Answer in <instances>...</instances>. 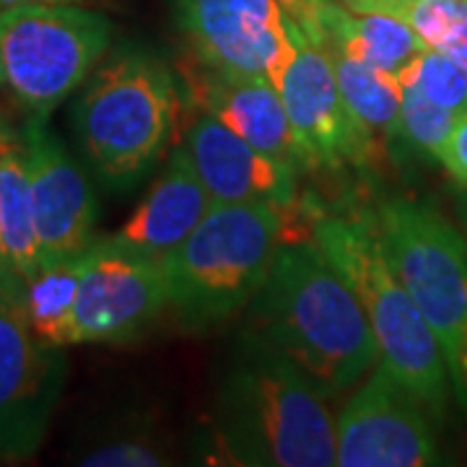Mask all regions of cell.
<instances>
[{
  "label": "cell",
  "mask_w": 467,
  "mask_h": 467,
  "mask_svg": "<svg viewBox=\"0 0 467 467\" xmlns=\"http://www.w3.org/2000/svg\"><path fill=\"white\" fill-rule=\"evenodd\" d=\"M330 57H333L337 86H340V97L346 101L350 117L358 122V128L374 140L379 135L400 138L402 88L398 76L384 73L379 67L364 66L358 60H350L335 50H330Z\"/></svg>",
  "instance_id": "cell-19"
},
{
  "label": "cell",
  "mask_w": 467,
  "mask_h": 467,
  "mask_svg": "<svg viewBox=\"0 0 467 467\" xmlns=\"http://www.w3.org/2000/svg\"><path fill=\"white\" fill-rule=\"evenodd\" d=\"M284 242V211L270 202H213L164 263L167 301L187 327H211L247 306Z\"/></svg>",
  "instance_id": "cell-5"
},
{
  "label": "cell",
  "mask_w": 467,
  "mask_h": 467,
  "mask_svg": "<svg viewBox=\"0 0 467 467\" xmlns=\"http://www.w3.org/2000/svg\"><path fill=\"white\" fill-rule=\"evenodd\" d=\"M21 143L42 265L81 257L97 242V198L91 184L66 146L50 133L47 117H29Z\"/></svg>",
  "instance_id": "cell-13"
},
{
  "label": "cell",
  "mask_w": 467,
  "mask_h": 467,
  "mask_svg": "<svg viewBox=\"0 0 467 467\" xmlns=\"http://www.w3.org/2000/svg\"><path fill=\"white\" fill-rule=\"evenodd\" d=\"M182 150L213 202H270L281 211L296 202L299 167L254 149L211 115L192 122Z\"/></svg>",
  "instance_id": "cell-14"
},
{
  "label": "cell",
  "mask_w": 467,
  "mask_h": 467,
  "mask_svg": "<svg viewBox=\"0 0 467 467\" xmlns=\"http://www.w3.org/2000/svg\"><path fill=\"white\" fill-rule=\"evenodd\" d=\"M213 208V198L195 174L187 153L177 149L169 159L164 174L153 182L149 195L138 202L133 216L128 218L115 239L130 250L164 260L174 252L205 213Z\"/></svg>",
  "instance_id": "cell-16"
},
{
  "label": "cell",
  "mask_w": 467,
  "mask_h": 467,
  "mask_svg": "<svg viewBox=\"0 0 467 467\" xmlns=\"http://www.w3.org/2000/svg\"><path fill=\"white\" fill-rule=\"evenodd\" d=\"M398 81L413 84L426 99L450 112L457 115L467 112V67L454 63L441 52L423 47L398 73Z\"/></svg>",
  "instance_id": "cell-22"
},
{
  "label": "cell",
  "mask_w": 467,
  "mask_h": 467,
  "mask_svg": "<svg viewBox=\"0 0 467 467\" xmlns=\"http://www.w3.org/2000/svg\"><path fill=\"white\" fill-rule=\"evenodd\" d=\"M81 257L45 263L26 281L24 317L32 333L52 348L73 346V309L78 294Z\"/></svg>",
  "instance_id": "cell-20"
},
{
  "label": "cell",
  "mask_w": 467,
  "mask_h": 467,
  "mask_svg": "<svg viewBox=\"0 0 467 467\" xmlns=\"http://www.w3.org/2000/svg\"><path fill=\"white\" fill-rule=\"evenodd\" d=\"M400 138L418 153L436 161L460 115L426 99L413 84L400 81Z\"/></svg>",
  "instance_id": "cell-23"
},
{
  "label": "cell",
  "mask_w": 467,
  "mask_h": 467,
  "mask_svg": "<svg viewBox=\"0 0 467 467\" xmlns=\"http://www.w3.org/2000/svg\"><path fill=\"white\" fill-rule=\"evenodd\" d=\"M284 8L291 14V16L299 21L301 26L312 36H317V24H315V5L317 0H281Z\"/></svg>",
  "instance_id": "cell-27"
},
{
  "label": "cell",
  "mask_w": 467,
  "mask_h": 467,
  "mask_svg": "<svg viewBox=\"0 0 467 467\" xmlns=\"http://www.w3.org/2000/svg\"><path fill=\"white\" fill-rule=\"evenodd\" d=\"M24 288H26V281L11 267L5 252H3V242H0V294L11 304H16L21 312H24Z\"/></svg>",
  "instance_id": "cell-26"
},
{
  "label": "cell",
  "mask_w": 467,
  "mask_h": 467,
  "mask_svg": "<svg viewBox=\"0 0 467 467\" xmlns=\"http://www.w3.org/2000/svg\"><path fill=\"white\" fill-rule=\"evenodd\" d=\"M312 239L356 291L379 361L429 408L431 416H447L451 382L441 346L387 263L371 218L322 216L312 223Z\"/></svg>",
  "instance_id": "cell-3"
},
{
  "label": "cell",
  "mask_w": 467,
  "mask_h": 467,
  "mask_svg": "<svg viewBox=\"0 0 467 467\" xmlns=\"http://www.w3.org/2000/svg\"><path fill=\"white\" fill-rule=\"evenodd\" d=\"M273 86L284 101L306 167H340L364 161L374 138L350 117L325 42L296 21L294 47Z\"/></svg>",
  "instance_id": "cell-10"
},
{
  "label": "cell",
  "mask_w": 467,
  "mask_h": 467,
  "mask_svg": "<svg viewBox=\"0 0 467 467\" xmlns=\"http://www.w3.org/2000/svg\"><path fill=\"white\" fill-rule=\"evenodd\" d=\"M180 94L169 67L149 52L112 55L73 107V130L109 190H130L164 156Z\"/></svg>",
  "instance_id": "cell-4"
},
{
  "label": "cell",
  "mask_w": 467,
  "mask_h": 467,
  "mask_svg": "<svg viewBox=\"0 0 467 467\" xmlns=\"http://www.w3.org/2000/svg\"><path fill=\"white\" fill-rule=\"evenodd\" d=\"M315 24L317 39L325 42V47L395 76L426 47L420 36L398 16L350 11L335 0H317Z\"/></svg>",
  "instance_id": "cell-17"
},
{
  "label": "cell",
  "mask_w": 467,
  "mask_h": 467,
  "mask_svg": "<svg viewBox=\"0 0 467 467\" xmlns=\"http://www.w3.org/2000/svg\"><path fill=\"white\" fill-rule=\"evenodd\" d=\"M340 5L398 16L429 50L467 67V0H346Z\"/></svg>",
  "instance_id": "cell-21"
},
{
  "label": "cell",
  "mask_w": 467,
  "mask_h": 467,
  "mask_svg": "<svg viewBox=\"0 0 467 467\" xmlns=\"http://www.w3.org/2000/svg\"><path fill=\"white\" fill-rule=\"evenodd\" d=\"M218 441L236 465H335L327 392L296 361L247 333L221 387Z\"/></svg>",
  "instance_id": "cell-2"
},
{
  "label": "cell",
  "mask_w": 467,
  "mask_h": 467,
  "mask_svg": "<svg viewBox=\"0 0 467 467\" xmlns=\"http://www.w3.org/2000/svg\"><path fill=\"white\" fill-rule=\"evenodd\" d=\"M335 3H346V0H335Z\"/></svg>",
  "instance_id": "cell-30"
},
{
  "label": "cell",
  "mask_w": 467,
  "mask_h": 467,
  "mask_svg": "<svg viewBox=\"0 0 467 467\" xmlns=\"http://www.w3.org/2000/svg\"><path fill=\"white\" fill-rule=\"evenodd\" d=\"M187 39L208 67L273 84L294 47L296 18L281 0H174Z\"/></svg>",
  "instance_id": "cell-12"
},
{
  "label": "cell",
  "mask_w": 467,
  "mask_h": 467,
  "mask_svg": "<svg viewBox=\"0 0 467 467\" xmlns=\"http://www.w3.org/2000/svg\"><path fill=\"white\" fill-rule=\"evenodd\" d=\"M198 101L205 115L226 125L254 149L291 161L294 167H306L281 94L265 76L205 66Z\"/></svg>",
  "instance_id": "cell-15"
},
{
  "label": "cell",
  "mask_w": 467,
  "mask_h": 467,
  "mask_svg": "<svg viewBox=\"0 0 467 467\" xmlns=\"http://www.w3.org/2000/svg\"><path fill=\"white\" fill-rule=\"evenodd\" d=\"M436 161L450 174L451 182L467 190V112L457 117V122H454L450 138H447V143H444Z\"/></svg>",
  "instance_id": "cell-25"
},
{
  "label": "cell",
  "mask_w": 467,
  "mask_h": 467,
  "mask_svg": "<svg viewBox=\"0 0 467 467\" xmlns=\"http://www.w3.org/2000/svg\"><path fill=\"white\" fill-rule=\"evenodd\" d=\"M0 242L11 267L29 281L42 265L24 143L0 128Z\"/></svg>",
  "instance_id": "cell-18"
},
{
  "label": "cell",
  "mask_w": 467,
  "mask_h": 467,
  "mask_svg": "<svg viewBox=\"0 0 467 467\" xmlns=\"http://www.w3.org/2000/svg\"><path fill=\"white\" fill-rule=\"evenodd\" d=\"M115 26L70 3H21L0 11V91L29 117H47L86 84Z\"/></svg>",
  "instance_id": "cell-7"
},
{
  "label": "cell",
  "mask_w": 467,
  "mask_h": 467,
  "mask_svg": "<svg viewBox=\"0 0 467 467\" xmlns=\"http://www.w3.org/2000/svg\"><path fill=\"white\" fill-rule=\"evenodd\" d=\"M387 263L441 346L467 413V236L431 202L392 198L371 216Z\"/></svg>",
  "instance_id": "cell-6"
},
{
  "label": "cell",
  "mask_w": 467,
  "mask_h": 467,
  "mask_svg": "<svg viewBox=\"0 0 467 467\" xmlns=\"http://www.w3.org/2000/svg\"><path fill=\"white\" fill-rule=\"evenodd\" d=\"M21 3H67V0H0V11L21 5Z\"/></svg>",
  "instance_id": "cell-28"
},
{
  "label": "cell",
  "mask_w": 467,
  "mask_h": 467,
  "mask_svg": "<svg viewBox=\"0 0 467 467\" xmlns=\"http://www.w3.org/2000/svg\"><path fill=\"white\" fill-rule=\"evenodd\" d=\"M81 465L86 467H159L167 465V457L146 441H112L99 450L88 451Z\"/></svg>",
  "instance_id": "cell-24"
},
{
  "label": "cell",
  "mask_w": 467,
  "mask_h": 467,
  "mask_svg": "<svg viewBox=\"0 0 467 467\" xmlns=\"http://www.w3.org/2000/svg\"><path fill=\"white\" fill-rule=\"evenodd\" d=\"M66 384L60 348L42 343L0 294V457L26 460L45 441Z\"/></svg>",
  "instance_id": "cell-11"
},
{
  "label": "cell",
  "mask_w": 467,
  "mask_h": 467,
  "mask_svg": "<svg viewBox=\"0 0 467 467\" xmlns=\"http://www.w3.org/2000/svg\"><path fill=\"white\" fill-rule=\"evenodd\" d=\"M431 413L377 361L335 418V465L426 467L439 462Z\"/></svg>",
  "instance_id": "cell-8"
},
{
  "label": "cell",
  "mask_w": 467,
  "mask_h": 467,
  "mask_svg": "<svg viewBox=\"0 0 467 467\" xmlns=\"http://www.w3.org/2000/svg\"><path fill=\"white\" fill-rule=\"evenodd\" d=\"M337 395L379 361L364 306L315 239L281 242L257 296L252 330Z\"/></svg>",
  "instance_id": "cell-1"
},
{
  "label": "cell",
  "mask_w": 467,
  "mask_h": 467,
  "mask_svg": "<svg viewBox=\"0 0 467 467\" xmlns=\"http://www.w3.org/2000/svg\"><path fill=\"white\" fill-rule=\"evenodd\" d=\"M164 306H169L164 263L119 244L115 236L97 239L81 254L73 346L130 340Z\"/></svg>",
  "instance_id": "cell-9"
},
{
  "label": "cell",
  "mask_w": 467,
  "mask_h": 467,
  "mask_svg": "<svg viewBox=\"0 0 467 467\" xmlns=\"http://www.w3.org/2000/svg\"><path fill=\"white\" fill-rule=\"evenodd\" d=\"M462 216H465V221H467V198L462 201Z\"/></svg>",
  "instance_id": "cell-29"
}]
</instances>
